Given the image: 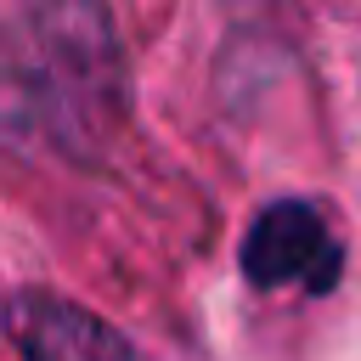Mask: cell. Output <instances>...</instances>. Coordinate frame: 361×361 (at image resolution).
<instances>
[{"instance_id": "6da1fadb", "label": "cell", "mask_w": 361, "mask_h": 361, "mask_svg": "<svg viewBox=\"0 0 361 361\" xmlns=\"http://www.w3.org/2000/svg\"><path fill=\"white\" fill-rule=\"evenodd\" d=\"M243 271L254 288H310L327 293L338 282V243L316 203H271L243 237Z\"/></svg>"}, {"instance_id": "7a4b0ae2", "label": "cell", "mask_w": 361, "mask_h": 361, "mask_svg": "<svg viewBox=\"0 0 361 361\" xmlns=\"http://www.w3.org/2000/svg\"><path fill=\"white\" fill-rule=\"evenodd\" d=\"M6 333L28 361H135V350L102 316L56 293H17L6 305Z\"/></svg>"}]
</instances>
